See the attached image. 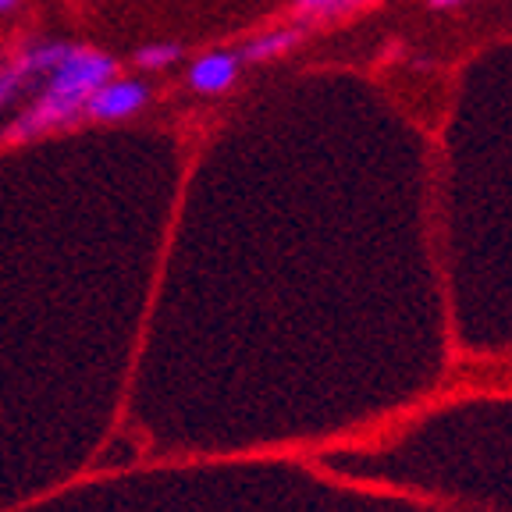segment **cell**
<instances>
[{
	"mask_svg": "<svg viewBox=\"0 0 512 512\" xmlns=\"http://www.w3.org/2000/svg\"><path fill=\"white\" fill-rule=\"evenodd\" d=\"M111 75H118V61L111 54L72 43L68 57L40 82L36 96L0 128V143L18 146L50 136V132H61V128H72L75 121H82V107H86L89 93L96 86H104Z\"/></svg>",
	"mask_w": 512,
	"mask_h": 512,
	"instance_id": "obj_1",
	"label": "cell"
},
{
	"mask_svg": "<svg viewBox=\"0 0 512 512\" xmlns=\"http://www.w3.org/2000/svg\"><path fill=\"white\" fill-rule=\"evenodd\" d=\"M150 104V86L136 75H111L104 86H96L89 93L86 107H82V118L100 121V125H111V121H125L132 114H139Z\"/></svg>",
	"mask_w": 512,
	"mask_h": 512,
	"instance_id": "obj_2",
	"label": "cell"
},
{
	"mask_svg": "<svg viewBox=\"0 0 512 512\" xmlns=\"http://www.w3.org/2000/svg\"><path fill=\"white\" fill-rule=\"evenodd\" d=\"M239 72H242V61L235 50H207V54H200L189 64L185 79H189V89H196V93L217 96L235 86Z\"/></svg>",
	"mask_w": 512,
	"mask_h": 512,
	"instance_id": "obj_3",
	"label": "cell"
},
{
	"mask_svg": "<svg viewBox=\"0 0 512 512\" xmlns=\"http://www.w3.org/2000/svg\"><path fill=\"white\" fill-rule=\"evenodd\" d=\"M303 40V29L296 25H285V29H271V32H260L253 40L242 43L235 54H239L242 64H264V61H274V57L288 54V50L296 47Z\"/></svg>",
	"mask_w": 512,
	"mask_h": 512,
	"instance_id": "obj_4",
	"label": "cell"
},
{
	"mask_svg": "<svg viewBox=\"0 0 512 512\" xmlns=\"http://www.w3.org/2000/svg\"><path fill=\"white\" fill-rule=\"evenodd\" d=\"M32 86H40V79L32 75V68L22 61V54H15L8 64H0V111H8L18 96H25Z\"/></svg>",
	"mask_w": 512,
	"mask_h": 512,
	"instance_id": "obj_5",
	"label": "cell"
},
{
	"mask_svg": "<svg viewBox=\"0 0 512 512\" xmlns=\"http://www.w3.org/2000/svg\"><path fill=\"white\" fill-rule=\"evenodd\" d=\"M182 57H185V50L178 47V43L160 40V43H146V47H139L136 57H132V64L143 68V72H164V68L178 64Z\"/></svg>",
	"mask_w": 512,
	"mask_h": 512,
	"instance_id": "obj_6",
	"label": "cell"
},
{
	"mask_svg": "<svg viewBox=\"0 0 512 512\" xmlns=\"http://www.w3.org/2000/svg\"><path fill=\"white\" fill-rule=\"evenodd\" d=\"M367 0H296L299 15H342V11L363 8Z\"/></svg>",
	"mask_w": 512,
	"mask_h": 512,
	"instance_id": "obj_7",
	"label": "cell"
},
{
	"mask_svg": "<svg viewBox=\"0 0 512 512\" xmlns=\"http://www.w3.org/2000/svg\"><path fill=\"white\" fill-rule=\"evenodd\" d=\"M18 4H22V0H0V15H11Z\"/></svg>",
	"mask_w": 512,
	"mask_h": 512,
	"instance_id": "obj_8",
	"label": "cell"
},
{
	"mask_svg": "<svg viewBox=\"0 0 512 512\" xmlns=\"http://www.w3.org/2000/svg\"><path fill=\"white\" fill-rule=\"evenodd\" d=\"M434 8H452V4H459V0H431Z\"/></svg>",
	"mask_w": 512,
	"mask_h": 512,
	"instance_id": "obj_9",
	"label": "cell"
}]
</instances>
